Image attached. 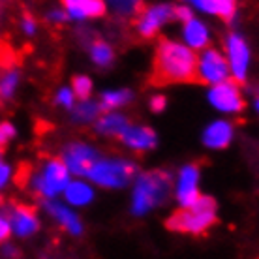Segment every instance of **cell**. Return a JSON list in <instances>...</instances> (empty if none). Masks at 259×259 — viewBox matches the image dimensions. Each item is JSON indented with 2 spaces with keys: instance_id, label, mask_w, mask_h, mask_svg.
Instances as JSON below:
<instances>
[{
  "instance_id": "cell-1",
  "label": "cell",
  "mask_w": 259,
  "mask_h": 259,
  "mask_svg": "<svg viewBox=\"0 0 259 259\" xmlns=\"http://www.w3.org/2000/svg\"><path fill=\"white\" fill-rule=\"evenodd\" d=\"M150 83L156 87L197 83V55L190 47L163 39L156 49Z\"/></svg>"
},
{
  "instance_id": "cell-2",
  "label": "cell",
  "mask_w": 259,
  "mask_h": 259,
  "mask_svg": "<svg viewBox=\"0 0 259 259\" xmlns=\"http://www.w3.org/2000/svg\"><path fill=\"white\" fill-rule=\"evenodd\" d=\"M216 224V201L212 197H199L192 207H182L167 218L165 226L177 233L201 235Z\"/></svg>"
},
{
  "instance_id": "cell-3",
  "label": "cell",
  "mask_w": 259,
  "mask_h": 259,
  "mask_svg": "<svg viewBox=\"0 0 259 259\" xmlns=\"http://www.w3.org/2000/svg\"><path fill=\"white\" fill-rule=\"evenodd\" d=\"M169 190H171V179L167 173L163 171H150L141 175L137 181L136 194H134V212L145 214L158 203H162L167 197Z\"/></svg>"
},
{
  "instance_id": "cell-4",
  "label": "cell",
  "mask_w": 259,
  "mask_h": 259,
  "mask_svg": "<svg viewBox=\"0 0 259 259\" xmlns=\"http://www.w3.org/2000/svg\"><path fill=\"white\" fill-rule=\"evenodd\" d=\"M92 181L102 184V186H109V188H120L134 175V165L126 162H100L98 160L87 173Z\"/></svg>"
},
{
  "instance_id": "cell-5",
  "label": "cell",
  "mask_w": 259,
  "mask_h": 259,
  "mask_svg": "<svg viewBox=\"0 0 259 259\" xmlns=\"http://www.w3.org/2000/svg\"><path fill=\"white\" fill-rule=\"evenodd\" d=\"M229 66L227 60L222 57L220 53L207 51L201 60H197V83L201 84H216L227 79Z\"/></svg>"
},
{
  "instance_id": "cell-6",
  "label": "cell",
  "mask_w": 259,
  "mask_h": 259,
  "mask_svg": "<svg viewBox=\"0 0 259 259\" xmlns=\"http://www.w3.org/2000/svg\"><path fill=\"white\" fill-rule=\"evenodd\" d=\"M68 186V167L62 160H51L47 163L41 177H38L36 181V188L39 190V194L53 197L59 192Z\"/></svg>"
},
{
  "instance_id": "cell-7",
  "label": "cell",
  "mask_w": 259,
  "mask_h": 259,
  "mask_svg": "<svg viewBox=\"0 0 259 259\" xmlns=\"http://www.w3.org/2000/svg\"><path fill=\"white\" fill-rule=\"evenodd\" d=\"M208 100L216 109L226 111V113H237L244 109V100L240 96L239 87L233 81H222L214 84L208 92Z\"/></svg>"
},
{
  "instance_id": "cell-8",
  "label": "cell",
  "mask_w": 259,
  "mask_h": 259,
  "mask_svg": "<svg viewBox=\"0 0 259 259\" xmlns=\"http://www.w3.org/2000/svg\"><path fill=\"white\" fill-rule=\"evenodd\" d=\"M171 17H175L173 13V8L171 6H154V8H143L141 10V17L137 21V28H139V34L143 38H152L156 34V30L167 23Z\"/></svg>"
},
{
  "instance_id": "cell-9",
  "label": "cell",
  "mask_w": 259,
  "mask_h": 259,
  "mask_svg": "<svg viewBox=\"0 0 259 259\" xmlns=\"http://www.w3.org/2000/svg\"><path fill=\"white\" fill-rule=\"evenodd\" d=\"M98 162V156L87 145H70L66 150V167L73 171L75 175H87L91 167Z\"/></svg>"
},
{
  "instance_id": "cell-10",
  "label": "cell",
  "mask_w": 259,
  "mask_h": 259,
  "mask_svg": "<svg viewBox=\"0 0 259 259\" xmlns=\"http://www.w3.org/2000/svg\"><path fill=\"white\" fill-rule=\"evenodd\" d=\"M227 51H229V62H231V71H233L235 79L244 81L248 60H250V51H248L246 41L237 34H231L229 44H227Z\"/></svg>"
},
{
  "instance_id": "cell-11",
  "label": "cell",
  "mask_w": 259,
  "mask_h": 259,
  "mask_svg": "<svg viewBox=\"0 0 259 259\" xmlns=\"http://www.w3.org/2000/svg\"><path fill=\"white\" fill-rule=\"evenodd\" d=\"M197 179H199V171L195 165H186L181 171L179 186H177V197H179L182 207H192L201 197L199 192H197Z\"/></svg>"
},
{
  "instance_id": "cell-12",
  "label": "cell",
  "mask_w": 259,
  "mask_h": 259,
  "mask_svg": "<svg viewBox=\"0 0 259 259\" xmlns=\"http://www.w3.org/2000/svg\"><path fill=\"white\" fill-rule=\"evenodd\" d=\"M10 224L13 231L21 237L32 235L38 229V220H36V212L32 207H25V205H15V210L10 216Z\"/></svg>"
},
{
  "instance_id": "cell-13",
  "label": "cell",
  "mask_w": 259,
  "mask_h": 259,
  "mask_svg": "<svg viewBox=\"0 0 259 259\" xmlns=\"http://www.w3.org/2000/svg\"><path fill=\"white\" fill-rule=\"evenodd\" d=\"M122 141L136 150H145L156 147V134L150 128H141V126H128L122 134Z\"/></svg>"
},
{
  "instance_id": "cell-14",
  "label": "cell",
  "mask_w": 259,
  "mask_h": 259,
  "mask_svg": "<svg viewBox=\"0 0 259 259\" xmlns=\"http://www.w3.org/2000/svg\"><path fill=\"white\" fill-rule=\"evenodd\" d=\"M233 136V128L227 122H214L205 130L203 136V143L207 145L208 149H224L229 145Z\"/></svg>"
},
{
  "instance_id": "cell-15",
  "label": "cell",
  "mask_w": 259,
  "mask_h": 259,
  "mask_svg": "<svg viewBox=\"0 0 259 259\" xmlns=\"http://www.w3.org/2000/svg\"><path fill=\"white\" fill-rule=\"evenodd\" d=\"M47 210L57 218V220L62 224V226L70 231V233L73 235H79L81 233V224H79V218L75 216V214L71 212L70 208H64L62 205H59V203H46Z\"/></svg>"
},
{
  "instance_id": "cell-16",
  "label": "cell",
  "mask_w": 259,
  "mask_h": 259,
  "mask_svg": "<svg viewBox=\"0 0 259 259\" xmlns=\"http://www.w3.org/2000/svg\"><path fill=\"white\" fill-rule=\"evenodd\" d=\"M184 38L186 41L190 44V47H205L208 41V34H207V28L203 26V23L195 19H190L184 26Z\"/></svg>"
},
{
  "instance_id": "cell-17",
  "label": "cell",
  "mask_w": 259,
  "mask_h": 259,
  "mask_svg": "<svg viewBox=\"0 0 259 259\" xmlns=\"http://www.w3.org/2000/svg\"><path fill=\"white\" fill-rule=\"evenodd\" d=\"M66 199L71 205H87L92 199V190L83 182H71L66 186Z\"/></svg>"
},
{
  "instance_id": "cell-18",
  "label": "cell",
  "mask_w": 259,
  "mask_h": 259,
  "mask_svg": "<svg viewBox=\"0 0 259 259\" xmlns=\"http://www.w3.org/2000/svg\"><path fill=\"white\" fill-rule=\"evenodd\" d=\"M128 128L126 118L120 115H107V117L98 120V130L102 134H109V136H120L124 130Z\"/></svg>"
},
{
  "instance_id": "cell-19",
  "label": "cell",
  "mask_w": 259,
  "mask_h": 259,
  "mask_svg": "<svg viewBox=\"0 0 259 259\" xmlns=\"http://www.w3.org/2000/svg\"><path fill=\"white\" fill-rule=\"evenodd\" d=\"M132 94L128 91H118V92H104L102 94V109H113L118 105L126 104Z\"/></svg>"
},
{
  "instance_id": "cell-20",
  "label": "cell",
  "mask_w": 259,
  "mask_h": 259,
  "mask_svg": "<svg viewBox=\"0 0 259 259\" xmlns=\"http://www.w3.org/2000/svg\"><path fill=\"white\" fill-rule=\"evenodd\" d=\"M92 59L94 62L100 66H107L113 60V51H111V47L104 41H96L94 46H92Z\"/></svg>"
},
{
  "instance_id": "cell-21",
  "label": "cell",
  "mask_w": 259,
  "mask_h": 259,
  "mask_svg": "<svg viewBox=\"0 0 259 259\" xmlns=\"http://www.w3.org/2000/svg\"><path fill=\"white\" fill-rule=\"evenodd\" d=\"M71 89H73V94L79 98V100H87V98L91 96V89H92V83L89 77H73L71 81Z\"/></svg>"
},
{
  "instance_id": "cell-22",
  "label": "cell",
  "mask_w": 259,
  "mask_h": 259,
  "mask_svg": "<svg viewBox=\"0 0 259 259\" xmlns=\"http://www.w3.org/2000/svg\"><path fill=\"white\" fill-rule=\"evenodd\" d=\"M111 6L115 8L118 13H136V12H141L143 10V4L139 0H109Z\"/></svg>"
},
{
  "instance_id": "cell-23",
  "label": "cell",
  "mask_w": 259,
  "mask_h": 259,
  "mask_svg": "<svg viewBox=\"0 0 259 259\" xmlns=\"http://www.w3.org/2000/svg\"><path fill=\"white\" fill-rule=\"evenodd\" d=\"M105 13V4L102 0H84L83 17H98Z\"/></svg>"
},
{
  "instance_id": "cell-24",
  "label": "cell",
  "mask_w": 259,
  "mask_h": 259,
  "mask_svg": "<svg viewBox=\"0 0 259 259\" xmlns=\"http://www.w3.org/2000/svg\"><path fill=\"white\" fill-rule=\"evenodd\" d=\"M15 84H17V73L10 71L6 77L0 81V98H10V96H12Z\"/></svg>"
},
{
  "instance_id": "cell-25",
  "label": "cell",
  "mask_w": 259,
  "mask_h": 259,
  "mask_svg": "<svg viewBox=\"0 0 259 259\" xmlns=\"http://www.w3.org/2000/svg\"><path fill=\"white\" fill-rule=\"evenodd\" d=\"M98 113H100V107L96 104H81L75 111V117L79 120H91V118H96Z\"/></svg>"
},
{
  "instance_id": "cell-26",
  "label": "cell",
  "mask_w": 259,
  "mask_h": 259,
  "mask_svg": "<svg viewBox=\"0 0 259 259\" xmlns=\"http://www.w3.org/2000/svg\"><path fill=\"white\" fill-rule=\"evenodd\" d=\"M0 64L4 68H10V66L15 64V53L8 44H2L0 41Z\"/></svg>"
},
{
  "instance_id": "cell-27",
  "label": "cell",
  "mask_w": 259,
  "mask_h": 259,
  "mask_svg": "<svg viewBox=\"0 0 259 259\" xmlns=\"http://www.w3.org/2000/svg\"><path fill=\"white\" fill-rule=\"evenodd\" d=\"M62 2H64L66 10H68V15H71V17H77V19H81V17H83L84 0H62Z\"/></svg>"
},
{
  "instance_id": "cell-28",
  "label": "cell",
  "mask_w": 259,
  "mask_h": 259,
  "mask_svg": "<svg viewBox=\"0 0 259 259\" xmlns=\"http://www.w3.org/2000/svg\"><path fill=\"white\" fill-rule=\"evenodd\" d=\"M13 134H15V130H13V126L10 122L0 124V152L4 150V147H6L8 141L13 137Z\"/></svg>"
},
{
  "instance_id": "cell-29",
  "label": "cell",
  "mask_w": 259,
  "mask_h": 259,
  "mask_svg": "<svg viewBox=\"0 0 259 259\" xmlns=\"http://www.w3.org/2000/svg\"><path fill=\"white\" fill-rule=\"evenodd\" d=\"M194 4L199 10H203V12H208V13H218V10H220V4L222 0H194Z\"/></svg>"
},
{
  "instance_id": "cell-30",
  "label": "cell",
  "mask_w": 259,
  "mask_h": 259,
  "mask_svg": "<svg viewBox=\"0 0 259 259\" xmlns=\"http://www.w3.org/2000/svg\"><path fill=\"white\" fill-rule=\"evenodd\" d=\"M235 8H237L235 0H222L220 10H218V15H222L226 21H231V17L235 15Z\"/></svg>"
},
{
  "instance_id": "cell-31",
  "label": "cell",
  "mask_w": 259,
  "mask_h": 259,
  "mask_svg": "<svg viewBox=\"0 0 259 259\" xmlns=\"http://www.w3.org/2000/svg\"><path fill=\"white\" fill-rule=\"evenodd\" d=\"M28 179H30V165H28V163H21L19 171H17V175H15V181H17L19 186H25Z\"/></svg>"
},
{
  "instance_id": "cell-32",
  "label": "cell",
  "mask_w": 259,
  "mask_h": 259,
  "mask_svg": "<svg viewBox=\"0 0 259 259\" xmlns=\"http://www.w3.org/2000/svg\"><path fill=\"white\" fill-rule=\"evenodd\" d=\"M57 100H59V104L66 105V107H71V104H73V94H71L68 89H62V91L59 92Z\"/></svg>"
},
{
  "instance_id": "cell-33",
  "label": "cell",
  "mask_w": 259,
  "mask_h": 259,
  "mask_svg": "<svg viewBox=\"0 0 259 259\" xmlns=\"http://www.w3.org/2000/svg\"><path fill=\"white\" fill-rule=\"evenodd\" d=\"M173 13H175L177 19L184 21V23H188L190 19H194V17H192V12H190L188 8H173Z\"/></svg>"
},
{
  "instance_id": "cell-34",
  "label": "cell",
  "mask_w": 259,
  "mask_h": 259,
  "mask_svg": "<svg viewBox=\"0 0 259 259\" xmlns=\"http://www.w3.org/2000/svg\"><path fill=\"white\" fill-rule=\"evenodd\" d=\"M163 107H165V98L163 96H154L150 100V109L154 111V113L163 111Z\"/></svg>"
},
{
  "instance_id": "cell-35",
  "label": "cell",
  "mask_w": 259,
  "mask_h": 259,
  "mask_svg": "<svg viewBox=\"0 0 259 259\" xmlns=\"http://www.w3.org/2000/svg\"><path fill=\"white\" fill-rule=\"evenodd\" d=\"M10 229H12L10 224H8L4 218H0V242H2V240H6L8 237H10Z\"/></svg>"
},
{
  "instance_id": "cell-36",
  "label": "cell",
  "mask_w": 259,
  "mask_h": 259,
  "mask_svg": "<svg viewBox=\"0 0 259 259\" xmlns=\"http://www.w3.org/2000/svg\"><path fill=\"white\" fill-rule=\"evenodd\" d=\"M8 179H10V167L0 162V188L6 184Z\"/></svg>"
},
{
  "instance_id": "cell-37",
  "label": "cell",
  "mask_w": 259,
  "mask_h": 259,
  "mask_svg": "<svg viewBox=\"0 0 259 259\" xmlns=\"http://www.w3.org/2000/svg\"><path fill=\"white\" fill-rule=\"evenodd\" d=\"M23 26H25V30L28 34H32L34 32V21L30 15H25V21H23Z\"/></svg>"
},
{
  "instance_id": "cell-38",
  "label": "cell",
  "mask_w": 259,
  "mask_h": 259,
  "mask_svg": "<svg viewBox=\"0 0 259 259\" xmlns=\"http://www.w3.org/2000/svg\"><path fill=\"white\" fill-rule=\"evenodd\" d=\"M51 19L53 21H66V19H68V13L55 12V13H51Z\"/></svg>"
}]
</instances>
